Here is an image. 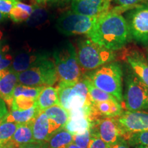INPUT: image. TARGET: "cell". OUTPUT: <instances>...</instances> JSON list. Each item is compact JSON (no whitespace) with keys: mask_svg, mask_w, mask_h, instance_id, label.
Here are the masks:
<instances>
[{"mask_svg":"<svg viewBox=\"0 0 148 148\" xmlns=\"http://www.w3.org/2000/svg\"><path fill=\"white\" fill-rule=\"evenodd\" d=\"M88 38L111 51L122 49L131 39L126 19L113 9L99 15Z\"/></svg>","mask_w":148,"mask_h":148,"instance_id":"cell-1","label":"cell"},{"mask_svg":"<svg viewBox=\"0 0 148 148\" xmlns=\"http://www.w3.org/2000/svg\"><path fill=\"white\" fill-rule=\"evenodd\" d=\"M83 77L88 79L95 87L113 96L121 104L123 103V71L119 62H109L86 73Z\"/></svg>","mask_w":148,"mask_h":148,"instance_id":"cell-2","label":"cell"},{"mask_svg":"<svg viewBox=\"0 0 148 148\" xmlns=\"http://www.w3.org/2000/svg\"><path fill=\"white\" fill-rule=\"evenodd\" d=\"M77 60L84 74L100 66L113 62L116 59L114 51L109 50L89 38L81 40L76 49Z\"/></svg>","mask_w":148,"mask_h":148,"instance_id":"cell-3","label":"cell"},{"mask_svg":"<svg viewBox=\"0 0 148 148\" xmlns=\"http://www.w3.org/2000/svg\"><path fill=\"white\" fill-rule=\"evenodd\" d=\"M53 56L60 82L75 83L82 78L84 73L77 62L76 49L71 42L56 49Z\"/></svg>","mask_w":148,"mask_h":148,"instance_id":"cell-4","label":"cell"},{"mask_svg":"<svg viewBox=\"0 0 148 148\" xmlns=\"http://www.w3.org/2000/svg\"><path fill=\"white\" fill-rule=\"evenodd\" d=\"M58 79L54 62L49 58L18 73V84L31 87L52 86Z\"/></svg>","mask_w":148,"mask_h":148,"instance_id":"cell-5","label":"cell"},{"mask_svg":"<svg viewBox=\"0 0 148 148\" xmlns=\"http://www.w3.org/2000/svg\"><path fill=\"white\" fill-rule=\"evenodd\" d=\"M56 88L60 105L69 112L91 103L83 77L75 83L60 82Z\"/></svg>","mask_w":148,"mask_h":148,"instance_id":"cell-6","label":"cell"},{"mask_svg":"<svg viewBox=\"0 0 148 148\" xmlns=\"http://www.w3.org/2000/svg\"><path fill=\"white\" fill-rule=\"evenodd\" d=\"M123 95L125 108L129 111L148 110V86L132 70L127 72L125 79Z\"/></svg>","mask_w":148,"mask_h":148,"instance_id":"cell-7","label":"cell"},{"mask_svg":"<svg viewBox=\"0 0 148 148\" xmlns=\"http://www.w3.org/2000/svg\"><path fill=\"white\" fill-rule=\"evenodd\" d=\"M99 16H85L72 10L68 11L58 18L56 27L61 34L67 36L82 34L87 36L95 27Z\"/></svg>","mask_w":148,"mask_h":148,"instance_id":"cell-8","label":"cell"},{"mask_svg":"<svg viewBox=\"0 0 148 148\" xmlns=\"http://www.w3.org/2000/svg\"><path fill=\"white\" fill-rule=\"evenodd\" d=\"M90 134L95 135L111 146L114 145L122 138L125 132L116 117L99 118L91 122Z\"/></svg>","mask_w":148,"mask_h":148,"instance_id":"cell-9","label":"cell"},{"mask_svg":"<svg viewBox=\"0 0 148 148\" xmlns=\"http://www.w3.org/2000/svg\"><path fill=\"white\" fill-rule=\"evenodd\" d=\"M131 38L138 43L148 45V4L139 5L127 15Z\"/></svg>","mask_w":148,"mask_h":148,"instance_id":"cell-10","label":"cell"},{"mask_svg":"<svg viewBox=\"0 0 148 148\" xmlns=\"http://www.w3.org/2000/svg\"><path fill=\"white\" fill-rule=\"evenodd\" d=\"M116 118L125 134L148 131V112L126 110Z\"/></svg>","mask_w":148,"mask_h":148,"instance_id":"cell-11","label":"cell"},{"mask_svg":"<svg viewBox=\"0 0 148 148\" xmlns=\"http://www.w3.org/2000/svg\"><path fill=\"white\" fill-rule=\"evenodd\" d=\"M60 129L45 112H40L33 123V136L36 143H47L53 133Z\"/></svg>","mask_w":148,"mask_h":148,"instance_id":"cell-12","label":"cell"},{"mask_svg":"<svg viewBox=\"0 0 148 148\" xmlns=\"http://www.w3.org/2000/svg\"><path fill=\"white\" fill-rule=\"evenodd\" d=\"M123 59L130 69L148 86V60L145 56L138 49L125 51Z\"/></svg>","mask_w":148,"mask_h":148,"instance_id":"cell-13","label":"cell"},{"mask_svg":"<svg viewBox=\"0 0 148 148\" xmlns=\"http://www.w3.org/2000/svg\"><path fill=\"white\" fill-rule=\"evenodd\" d=\"M107 0H71V10L82 15L98 16L109 10Z\"/></svg>","mask_w":148,"mask_h":148,"instance_id":"cell-14","label":"cell"},{"mask_svg":"<svg viewBox=\"0 0 148 148\" xmlns=\"http://www.w3.org/2000/svg\"><path fill=\"white\" fill-rule=\"evenodd\" d=\"M18 84V73L10 68L0 71V98L10 108L13 100L14 89Z\"/></svg>","mask_w":148,"mask_h":148,"instance_id":"cell-15","label":"cell"},{"mask_svg":"<svg viewBox=\"0 0 148 148\" xmlns=\"http://www.w3.org/2000/svg\"><path fill=\"white\" fill-rule=\"evenodd\" d=\"M91 103V112L89 116L90 123L99 118L117 117L124 111L121 104L118 101H106Z\"/></svg>","mask_w":148,"mask_h":148,"instance_id":"cell-16","label":"cell"},{"mask_svg":"<svg viewBox=\"0 0 148 148\" xmlns=\"http://www.w3.org/2000/svg\"><path fill=\"white\" fill-rule=\"evenodd\" d=\"M48 58L49 56L44 53H20L13 59L10 69L16 73H21Z\"/></svg>","mask_w":148,"mask_h":148,"instance_id":"cell-17","label":"cell"},{"mask_svg":"<svg viewBox=\"0 0 148 148\" xmlns=\"http://www.w3.org/2000/svg\"><path fill=\"white\" fill-rule=\"evenodd\" d=\"M34 119L25 123L18 124L17 129L10 140L16 147L25 144L36 143L33 136V123Z\"/></svg>","mask_w":148,"mask_h":148,"instance_id":"cell-18","label":"cell"},{"mask_svg":"<svg viewBox=\"0 0 148 148\" xmlns=\"http://www.w3.org/2000/svg\"><path fill=\"white\" fill-rule=\"evenodd\" d=\"M36 105L40 112L55 105H60L57 88L51 86H45L37 98Z\"/></svg>","mask_w":148,"mask_h":148,"instance_id":"cell-19","label":"cell"},{"mask_svg":"<svg viewBox=\"0 0 148 148\" xmlns=\"http://www.w3.org/2000/svg\"><path fill=\"white\" fill-rule=\"evenodd\" d=\"M40 112L36 102V104L28 110L22 111L11 110L10 112H8L4 119L7 121L14 122L17 124H22L35 119Z\"/></svg>","mask_w":148,"mask_h":148,"instance_id":"cell-20","label":"cell"},{"mask_svg":"<svg viewBox=\"0 0 148 148\" xmlns=\"http://www.w3.org/2000/svg\"><path fill=\"white\" fill-rule=\"evenodd\" d=\"M90 123L88 116H73L69 117L64 128L72 135L82 134L90 128Z\"/></svg>","mask_w":148,"mask_h":148,"instance_id":"cell-21","label":"cell"},{"mask_svg":"<svg viewBox=\"0 0 148 148\" xmlns=\"http://www.w3.org/2000/svg\"><path fill=\"white\" fill-rule=\"evenodd\" d=\"M73 143V135L65 129L60 128L53 133L48 140L49 148H67Z\"/></svg>","mask_w":148,"mask_h":148,"instance_id":"cell-22","label":"cell"},{"mask_svg":"<svg viewBox=\"0 0 148 148\" xmlns=\"http://www.w3.org/2000/svg\"><path fill=\"white\" fill-rule=\"evenodd\" d=\"M43 112L60 128H63L69 119V111L64 109L60 105H55L46 109Z\"/></svg>","mask_w":148,"mask_h":148,"instance_id":"cell-23","label":"cell"},{"mask_svg":"<svg viewBox=\"0 0 148 148\" xmlns=\"http://www.w3.org/2000/svg\"><path fill=\"white\" fill-rule=\"evenodd\" d=\"M33 10L34 8L32 5L25 4L21 1H17L13 8L10 11L9 16L15 23H21L29 19Z\"/></svg>","mask_w":148,"mask_h":148,"instance_id":"cell-24","label":"cell"},{"mask_svg":"<svg viewBox=\"0 0 148 148\" xmlns=\"http://www.w3.org/2000/svg\"><path fill=\"white\" fill-rule=\"evenodd\" d=\"M83 78H84L85 82L86 84V86H87L88 90V96H89L90 101L91 103H97L106 101H118L113 96H112L110 94L107 93V92L95 87L88 79L85 78L84 77H83Z\"/></svg>","mask_w":148,"mask_h":148,"instance_id":"cell-25","label":"cell"},{"mask_svg":"<svg viewBox=\"0 0 148 148\" xmlns=\"http://www.w3.org/2000/svg\"><path fill=\"white\" fill-rule=\"evenodd\" d=\"M18 125L14 122L7 121L4 119L0 123V140L6 143L12 139V136L17 129Z\"/></svg>","mask_w":148,"mask_h":148,"instance_id":"cell-26","label":"cell"},{"mask_svg":"<svg viewBox=\"0 0 148 148\" xmlns=\"http://www.w3.org/2000/svg\"><path fill=\"white\" fill-rule=\"evenodd\" d=\"M45 86H40V87H31V86H24V85L18 84L16 86L14 91L13 97L15 96L22 95L24 97L31 98V99L37 100L38 95L40 92L43 89Z\"/></svg>","mask_w":148,"mask_h":148,"instance_id":"cell-27","label":"cell"},{"mask_svg":"<svg viewBox=\"0 0 148 148\" xmlns=\"http://www.w3.org/2000/svg\"><path fill=\"white\" fill-rule=\"evenodd\" d=\"M36 100L22 95L15 96L13 97L11 110H26L31 108L36 104Z\"/></svg>","mask_w":148,"mask_h":148,"instance_id":"cell-28","label":"cell"},{"mask_svg":"<svg viewBox=\"0 0 148 148\" xmlns=\"http://www.w3.org/2000/svg\"><path fill=\"white\" fill-rule=\"evenodd\" d=\"M124 138L130 146L140 145L148 147V131L129 133L125 134Z\"/></svg>","mask_w":148,"mask_h":148,"instance_id":"cell-29","label":"cell"},{"mask_svg":"<svg viewBox=\"0 0 148 148\" xmlns=\"http://www.w3.org/2000/svg\"><path fill=\"white\" fill-rule=\"evenodd\" d=\"M90 140V130L82 134L73 135V143L80 148H87Z\"/></svg>","mask_w":148,"mask_h":148,"instance_id":"cell-30","label":"cell"},{"mask_svg":"<svg viewBox=\"0 0 148 148\" xmlns=\"http://www.w3.org/2000/svg\"><path fill=\"white\" fill-rule=\"evenodd\" d=\"M112 146L105 143L100 138L90 134V140L87 148H111Z\"/></svg>","mask_w":148,"mask_h":148,"instance_id":"cell-31","label":"cell"},{"mask_svg":"<svg viewBox=\"0 0 148 148\" xmlns=\"http://www.w3.org/2000/svg\"><path fill=\"white\" fill-rule=\"evenodd\" d=\"M16 0H0V12L8 16L15 5Z\"/></svg>","mask_w":148,"mask_h":148,"instance_id":"cell-32","label":"cell"},{"mask_svg":"<svg viewBox=\"0 0 148 148\" xmlns=\"http://www.w3.org/2000/svg\"><path fill=\"white\" fill-rule=\"evenodd\" d=\"M13 58L12 56L5 52L0 53V71L7 69L12 65Z\"/></svg>","mask_w":148,"mask_h":148,"instance_id":"cell-33","label":"cell"},{"mask_svg":"<svg viewBox=\"0 0 148 148\" xmlns=\"http://www.w3.org/2000/svg\"><path fill=\"white\" fill-rule=\"evenodd\" d=\"M114 1L121 6H132V5H136L137 3L142 2L144 0H114Z\"/></svg>","mask_w":148,"mask_h":148,"instance_id":"cell-34","label":"cell"},{"mask_svg":"<svg viewBox=\"0 0 148 148\" xmlns=\"http://www.w3.org/2000/svg\"><path fill=\"white\" fill-rule=\"evenodd\" d=\"M8 113V111L6 107V103L2 99L0 98V123L4 120Z\"/></svg>","mask_w":148,"mask_h":148,"instance_id":"cell-35","label":"cell"},{"mask_svg":"<svg viewBox=\"0 0 148 148\" xmlns=\"http://www.w3.org/2000/svg\"><path fill=\"white\" fill-rule=\"evenodd\" d=\"M18 148H49L47 143H32L20 145Z\"/></svg>","mask_w":148,"mask_h":148,"instance_id":"cell-36","label":"cell"},{"mask_svg":"<svg viewBox=\"0 0 148 148\" xmlns=\"http://www.w3.org/2000/svg\"><path fill=\"white\" fill-rule=\"evenodd\" d=\"M130 145L125 138H122L119 142L112 146L111 148H129Z\"/></svg>","mask_w":148,"mask_h":148,"instance_id":"cell-37","label":"cell"},{"mask_svg":"<svg viewBox=\"0 0 148 148\" xmlns=\"http://www.w3.org/2000/svg\"><path fill=\"white\" fill-rule=\"evenodd\" d=\"M2 148H18V147H16V146L14 145L12 141H11V140H10V141L7 142L6 143H5L4 145H3Z\"/></svg>","mask_w":148,"mask_h":148,"instance_id":"cell-38","label":"cell"},{"mask_svg":"<svg viewBox=\"0 0 148 148\" xmlns=\"http://www.w3.org/2000/svg\"><path fill=\"white\" fill-rule=\"evenodd\" d=\"M35 1L40 4H45L48 2H55V0H35Z\"/></svg>","mask_w":148,"mask_h":148,"instance_id":"cell-39","label":"cell"},{"mask_svg":"<svg viewBox=\"0 0 148 148\" xmlns=\"http://www.w3.org/2000/svg\"><path fill=\"white\" fill-rule=\"evenodd\" d=\"M67 148H80L78 146L75 145V144H74L73 143H72L71 144H70V145L68 146Z\"/></svg>","mask_w":148,"mask_h":148,"instance_id":"cell-40","label":"cell"},{"mask_svg":"<svg viewBox=\"0 0 148 148\" xmlns=\"http://www.w3.org/2000/svg\"><path fill=\"white\" fill-rule=\"evenodd\" d=\"M6 16H5V15H4V14H3L2 13H1V12H0V23H1V21H3V19H4Z\"/></svg>","mask_w":148,"mask_h":148,"instance_id":"cell-41","label":"cell"},{"mask_svg":"<svg viewBox=\"0 0 148 148\" xmlns=\"http://www.w3.org/2000/svg\"><path fill=\"white\" fill-rule=\"evenodd\" d=\"M134 147V148H148V147H147V146L140 145H138L134 146V147Z\"/></svg>","mask_w":148,"mask_h":148,"instance_id":"cell-42","label":"cell"},{"mask_svg":"<svg viewBox=\"0 0 148 148\" xmlns=\"http://www.w3.org/2000/svg\"><path fill=\"white\" fill-rule=\"evenodd\" d=\"M5 143H3V142H1V140H0V148H2L3 147V145H4Z\"/></svg>","mask_w":148,"mask_h":148,"instance_id":"cell-43","label":"cell"},{"mask_svg":"<svg viewBox=\"0 0 148 148\" xmlns=\"http://www.w3.org/2000/svg\"><path fill=\"white\" fill-rule=\"evenodd\" d=\"M2 36H3V33L1 30H0V40H1V38H2Z\"/></svg>","mask_w":148,"mask_h":148,"instance_id":"cell-44","label":"cell"},{"mask_svg":"<svg viewBox=\"0 0 148 148\" xmlns=\"http://www.w3.org/2000/svg\"><path fill=\"white\" fill-rule=\"evenodd\" d=\"M1 45H0V52H1Z\"/></svg>","mask_w":148,"mask_h":148,"instance_id":"cell-45","label":"cell"},{"mask_svg":"<svg viewBox=\"0 0 148 148\" xmlns=\"http://www.w3.org/2000/svg\"><path fill=\"white\" fill-rule=\"evenodd\" d=\"M107 1H109V2H110V1H112V0H107Z\"/></svg>","mask_w":148,"mask_h":148,"instance_id":"cell-46","label":"cell"},{"mask_svg":"<svg viewBox=\"0 0 148 148\" xmlns=\"http://www.w3.org/2000/svg\"><path fill=\"white\" fill-rule=\"evenodd\" d=\"M60 1V0H55V2L56 1Z\"/></svg>","mask_w":148,"mask_h":148,"instance_id":"cell-47","label":"cell"},{"mask_svg":"<svg viewBox=\"0 0 148 148\" xmlns=\"http://www.w3.org/2000/svg\"><path fill=\"white\" fill-rule=\"evenodd\" d=\"M147 60H148V55H147Z\"/></svg>","mask_w":148,"mask_h":148,"instance_id":"cell-48","label":"cell"},{"mask_svg":"<svg viewBox=\"0 0 148 148\" xmlns=\"http://www.w3.org/2000/svg\"><path fill=\"white\" fill-rule=\"evenodd\" d=\"M16 1H20V0H16Z\"/></svg>","mask_w":148,"mask_h":148,"instance_id":"cell-49","label":"cell"}]
</instances>
